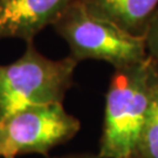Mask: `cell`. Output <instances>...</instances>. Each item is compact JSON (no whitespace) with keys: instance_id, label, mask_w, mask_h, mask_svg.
<instances>
[{"instance_id":"obj_7","label":"cell","mask_w":158,"mask_h":158,"mask_svg":"<svg viewBox=\"0 0 158 158\" xmlns=\"http://www.w3.org/2000/svg\"><path fill=\"white\" fill-rule=\"evenodd\" d=\"M131 158H158V79L139 139Z\"/></svg>"},{"instance_id":"obj_8","label":"cell","mask_w":158,"mask_h":158,"mask_svg":"<svg viewBox=\"0 0 158 158\" xmlns=\"http://www.w3.org/2000/svg\"><path fill=\"white\" fill-rule=\"evenodd\" d=\"M148 55L158 63V8L144 36Z\"/></svg>"},{"instance_id":"obj_2","label":"cell","mask_w":158,"mask_h":158,"mask_svg":"<svg viewBox=\"0 0 158 158\" xmlns=\"http://www.w3.org/2000/svg\"><path fill=\"white\" fill-rule=\"evenodd\" d=\"M77 61L48 59L32 42L17 61L0 64V119L25 108L62 103Z\"/></svg>"},{"instance_id":"obj_6","label":"cell","mask_w":158,"mask_h":158,"mask_svg":"<svg viewBox=\"0 0 158 158\" xmlns=\"http://www.w3.org/2000/svg\"><path fill=\"white\" fill-rule=\"evenodd\" d=\"M93 15L144 38L158 8V0H79Z\"/></svg>"},{"instance_id":"obj_1","label":"cell","mask_w":158,"mask_h":158,"mask_svg":"<svg viewBox=\"0 0 158 158\" xmlns=\"http://www.w3.org/2000/svg\"><path fill=\"white\" fill-rule=\"evenodd\" d=\"M158 79V63L148 55L143 61L115 69L104 107L101 158H131Z\"/></svg>"},{"instance_id":"obj_5","label":"cell","mask_w":158,"mask_h":158,"mask_svg":"<svg viewBox=\"0 0 158 158\" xmlns=\"http://www.w3.org/2000/svg\"><path fill=\"white\" fill-rule=\"evenodd\" d=\"M76 0H0V39L28 42Z\"/></svg>"},{"instance_id":"obj_4","label":"cell","mask_w":158,"mask_h":158,"mask_svg":"<svg viewBox=\"0 0 158 158\" xmlns=\"http://www.w3.org/2000/svg\"><path fill=\"white\" fill-rule=\"evenodd\" d=\"M80 121L68 114L62 103L35 106L0 119V157L47 155L79 132Z\"/></svg>"},{"instance_id":"obj_9","label":"cell","mask_w":158,"mask_h":158,"mask_svg":"<svg viewBox=\"0 0 158 158\" xmlns=\"http://www.w3.org/2000/svg\"><path fill=\"white\" fill-rule=\"evenodd\" d=\"M49 158H101L97 153H72V155H64V156H57V157H49Z\"/></svg>"},{"instance_id":"obj_3","label":"cell","mask_w":158,"mask_h":158,"mask_svg":"<svg viewBox=\"0 0 158 158\" xmlns=\"http://www.w3.org/2000/svg\"><path fill=\"white\" fill-rule=\"evenodd\" d=\"M77 62L100 60L115 69L131 66L148 57L145 39L93 15L76 0L53 23Z\"/></svg>"}]
</instances>
